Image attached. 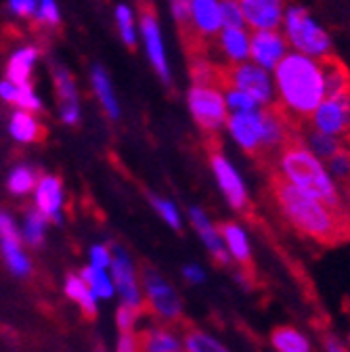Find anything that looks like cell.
<instances>
[{
	"instance_id": "e575fe53",
	"label": "cell",
	"mask_w": 350,
	"mask_h": 352,
	"mask_svg": "<svg viewBox=\"0 0 350 352\" xmlns=\"http://www.w3.org/2000/svg\"><path fill=\"white\" fill-rule=\"evenodd\" d=\"M185 352H231L221 340L201 329H189L183 340Z\"/></svg>"
},
{
	"instance_id": "8992f818",
	"label": "cell",
	"mask_w": 350,
	"mask_h": 352,
	"mask_svg": "<svg viewBox=\"0 0 350 352\" xmlns=\"http://www.w3.org/2000/svg\"><path fill=\"white\" fill-rule=\"evenodd\" d=\"M218 80H223V86H235L241 88L248 95L256 99L260 107H269L277 103V93H275V80L269 69L260 67L252 61L235 63L227 72L218 74Z\"/></svg>"
},
{
	"instance_id": "836d02e7",
	"label": "cell",
	"mask_w": 350,
	"mask_h": 352,
	"mask_svg": "<svg viewBox=\"0 0 350 352\" xmlns=\"http://www.w3.org/2000/svg\"><path fill=\"white\" fill-rule=\"evenodd\" d=\"M325 166L333 176V181L344 191V195L350 199V145H344L336 155L325 162Z\"/></svg>"
},
{
	"instance_id": "44dd1931",
	"label": "cell",
	"mask_w": 350,
	"mask_h": 352,
	"mask_svg": "<svg viewBox=\"0 0 350 352\" xmlns=\"http://www.w3.org/2000/svg\"><path fill=\"white\" fill-rule=\"evenodd\" d=\"M38 57H40V53L36 47H32V44H25V47L15 49L7 61L5 78H9L17 86L32 84V74H34V67L38 63Z\"/></svg>"
},
{
	"instance_id": "8fae6325",
	"label": "cell",
	"mask_w": 350,
	"mask_h": 352,
	"mask_svg": "<svg viewBox=\"0 0 350 352\" xmlns=\"http://www.w3.org/2000/svg\"><path fill=\"white\" fill-rule=\"evenodd\" d=\"M210 168L216 179V185L221 189V193L225 195L227 204L237 210V212H248L250 208V195H248V187L241 179V174L237 172V168L229 162V157L223 151H212L210 153Z\"/></svg>"
},
{
	"instance_id": "f907efd6",
	"label": "cell",
	"mask_w": 350,
	"mask_h": 352,
	"mask_svg": "<svg viewBox=\"0 0 350 352\" xmlns=\"http://www.w3.org/2000/svg\"><path fill=\"white\" fill-rule=\"evenodd\" d=\"M323 348H325V352H350L348 346H344L340 340H336V338H331V336H327V338L323 340Z\"/></svg>"
},
{
	"instance_id": "5bb4252c",
	"label": "cell",
	"mask_w": 350,
	"mask_h": 352,
	"mask_svg": "<svg viewBox=\"0 0 350 352\" xmlns=\"http://www.w3.org/2000/svg\"><path fill=\"white\" fill-rule=\"evenodd\" d=\"M34 208L49 218V223L61 225L63 223V206H65V191L59 176L42 174L38 176V183L32 191Z\"/></svg>"
},
{
	"instance_id": "74e56055",
	"label": "cell",
	"mask_w": 350,
	"mask_h": 352,
	"mask_svg": "<svg viewBox=\"0 0 350 352\" xmlns=\"http://www.w3.org/2000/svg\"><path fill=\"white\" fill-rule=\"evenodd\" d=\"M141 311L139 306H130V304H120L116 311V325L120 329V333H135V327L141 321Z\"/></svg>"
},
{
	"instance_id": "60d3db41",
	"label": "cell",
	"mask_w": 350,
	"mask_h": 352,
	"mask_svg": "<svg viewBox=\"0 0 350 352\" xmlns=\"http://www.w3.org/2000/svg\"><path fill=\"white\" fill-rule=\"evenodd\" d=\"M15 107H19V109H25V111H32V113H40V111H45V103H42L40 95L34 91V86H32V84L19 86V93H17Z\"/></svg>"
},
{
	"instance_id": "d590c367",
	"label": "cell",
	"mask_w": 350,
	"mask_h": 352,
	"mask_svg": "<svg viewBox=\"0 0 350 352\" xmlns=\"http://www.w3.org/2000/svg\"><path fill=\"white\" fill-rule=\"evenodd\" d=\"M151 208L155 210V214L164 220V223L172 229V231H181L183 229V216H181V210L177 208L172 199L168 197H162L157 193H149L147 195Z\"/></svg>"
},
{
	"instance_id": "681fc988",
	"label": "cell",
	"mask_w": 350,
	"mask_h": 352,
	"mask_svg": "<svg viewBox=\"0 0 350 352\" xmlns=\"http://www.w3.org/2000/svg\"><path fill=\"white\" fill-rule=\"evenodd\" d=\"M17 93H19V86L15 82H11L9 78L0 80V101H5L9 105H15L17 101Z\"/></svg>"
},
{
	"instance_id": "f5cc1de1",
	"label": "cell",
	"mask_w": 350,
	"mask_h": 352,
	"mask_svg": "<svg viewBox=\"0 0 350 352\" xmlns=\"http://www.w3.org/2000/svg\"><path fill=\"white\" fill-rule=\"evenodd\" d=\"M179 352H183V350H179Z\"/></svg>"
},
{
	"instance_id": "3957f363",
	"label": "cell",
	"mask_w": 350,
	"mask_h": 352,
	"mask_svg": "<svg viewBox=\"0 0 350 352\" xmlns=\"http://www.w3.org/2000/svg\"><path fill=\"white\" fill-rule=\"evenodd\" d=\"M277 105L298 124L309 120L325 99L323 67L319 59L302 53H287L273 69Z\"/></svg>"
},
{
	"instance_id": "f35d334b",
	"label": "cell",
	"mask_w": 350,
	"mask_h": 352,
	"mask_svg": "<svg viewBox=\"0 0 350 352\" xmlns=\"http://www.w3.org/2000/svg\"><path fill=\"white\" fill-rule=\"evenodd\" d=\"M218 7H221L223 28H245L239 0H218Z\"/></svg>"
},
{
	"instance_id": "9a60e30c",
	"label": "cell",
	"mask_w": 350,
	"mask_h": 352,
	"mask_svg": "<svg viewBox=\"0 0 350 352\" xmlns=\"http://www.w3.org/2000/svg\"><path fill=\"white\" fill-rule=\"evenodd\" d=\"M189 223H191V227L195 229V233H197V237L201 239V243L206 245V250L210 252V256L221 264V267H231L233 264V258H231V254H229V250H227V245H225V241H223V235H221V229H218L212 220H210V216H208V212L204 210V208H199V206H191L189 208Z\"/></svg>"
},
{
	"instance_id": "ffe728a7",
	"label": "cell",
	"mask_w": 350,
	"mask_h": 352,
	"mask_svg": "<svg viewBox=\"0 0 350 352\" xmlns=\"http://www.w3.org/2000/svg\"><path fill=\"white\" fill-rule=\"evenodd\" d=\"M191 28L199 38H214L223 30L218 0H191Z\"/></svg>"
},
{
	"instance_id": "2e32d148",
	"label": "cell",
	"mask_w": 350,
	"mask_h": 352,
	"mask_svg": "<svg viewBox=\"0 0 350 352\" xmlns=\"http://www.w3.org/2000/svg\"><path fill=\"white\" fill-rule=\"evenodd\" d=\"M53 82L55 93L59 101V118L67 126H78L82 120V105H80V93L78 84L72 76V72L65 65H55L53 69Z\"/></svg>"
},
{
	"instance_id": "7dc6e473",
	"label": "cell",
	"mask_w": 350,
	"mask_h": 352,
	"mask_svg": "<svg viewBox=\"0 0 350 352\" xmlns=\"http://www.w3.org/2000/svg\"><path fill=\"white\" fill-rule=\"evenodd\" d=\"M183 279L189 283V285H201L206 281V271L199 267L195 262H189L183 267Z\"/></svg>"
},
{
	"instance_id": "7402d4cb",
	"label": "cell",
	"mask_w": 350,
	"mask_h": 352,
	"mask_svg": "<svg viewBox=\"0 0 350 352\" xmlns=\"http://www.w3.org/2000/svg\"><path fill=\"white\" fill-rule=\"evenodd\" d=\"M218 229H221L223 241H225L233 262L248 269L252 264V245H250L248 231L239 223H233V220H227V223H223Z\"/></svg>"
},
{
	"instance_id": "52a82bcc",
	"label": "cell",
	"mask_w": 350,
	"mask_h": 352,
	"mask_svg": "<svg viewBox=\"0 0 350 352\" xmlns=\"http://www.w3.org/2000/svg\"><path fill=\"white\" fill-rule=\"evenodd\" d=\"M139 42L143 44L147 61H149L151 69L155 72V76L162 80V84L170 86L172 84V72H170L166 47H164L162 28H160L157 15L149 3L141 5V11H139Z\"/></svg>"
},
{
	"instance_id": "816d5d0a",
	"label": "cell",
	"mask_w": 350,
	"mask_h": 352,
	"mask_svg": "<svg viewBox=\"0 0 350 352\" xmlns=\"http://www.w3.org/2000/svg\"><path fill=\"white\" fill-rule=\"evenodd\" d=\"M135 3H139V5H145V3H149V0H135Z\"/></svg>"
},
{
	"instance_id": "ab89813d",
	"label": "cell",
	"mask_w": 350,
	"mask_h": 352,
	"mask_svg": "<svg viewBox=\"0 0 350 352\" xmlns=\"http://www.w3.org/2000/svg\"><path fill=\"white\" fill-rule=\"evenodd\" d=\"M36 21L45 25L47 30H53L61 23V11L57 0H38V17Z\"/></svg>"
},
{
	"instance_id": "e0dca14e",
	"label": "cell",
	"mask_w": 350,
	"mask_h": 352,
	"mask_svg": "<svg viewBox=\"0 0 350 352\" xmlns=\"http://www.w3.org/2000/svg\"><path fill=\"white\" fill-rule=\"evenodd\" d=\"M245 28L279 30L285 15V0H239Z\"/></svg>"
},
{
	"instance_id": "ac0fdd59",
	"label": "cell",
	"mask_w": 350,
	"mask_h": 352,
	"mask_svg": "<svg viewBox=\"0 0 350 352\" xmlns=\"http://www.w3.org/2000/svg\"><path fill=\"white\" fill-rule=\"evenodd\" d=\"M91 86H93V93H95L97 101L101 103L105 116L109 120L118 122L122 118V105L118 101L116 88H113V82H111L107 69L99 63H95L91 67Z\"/></svg>"
},
{
	"instance_id": "ba28073f",
	"label": "cell",
	"mask_w": 350,
	"mask_h": 352,
	"mask_svg": "<svg viewBox=\"0 0 350 352\" xmlns=\"http://www.w3.org/2000/svg\"><path fill=\"white\" fill-rule=\"evenodd\" d=\"M143 296L155 317L168 323H177L183 317V300L179 292L172 287L155 269H145L141 275Z\"/></svg>"
},
{
	"instance_id": "6da1fadb",
	"label": "cell",
	"mask_w": 350,
	"mask_h": 352,
	"mask_svg": "<svg viewBox=\"0 0 350 352\" xmlns=\"http://www.w3.org/2000/svg\"><path fill=\"white\" fill-rule=\"evenodd\" d=\"M271 195L285 223L300 235L321 245H336L350 239V220L323 201L300 191L277 172L271 174Z\"/></svg>"
},
{
	"instance_id": "f546056e",
	"label": "cell",
	"mask_w": 350,
	"mask_h": 352,
	"mask_svg": "<svg viewBox=\"0 0 350 352\" xmlns=\"http://www.w3.org/2000/svg\"><path fill=\"white\" fill-rule=\"evenodd\" d=\"M113 17H116V28H118L120 40L124 42V47L130 51L137 49L139 47V15L135 13V9L126 3H120L113 11Z\"/></svg>"
},
{
	"instance_id": "bcb514c9",
	"label": "cell",
	"mask_w": 350,
	"mask_h": 352,
	"mask_svg": "<svg viewBox=\"0 0 350 352\" xmlns=\"http://www.w3.org/2000/svg\"><path fill=\"white\" fill-rule=\"evenodd\" d=\"M0 239H21L17 220L7 210H0Z\"/></svg>"
},
{
	"instance_id": "d6986e66",
	"label": "cell",
	"mask_w": 350,
	"mask_h": 352,
	"mask_svg": "<svg viewBox=\"0 0 350 352\" xmlns=\"http://www.w3.org/2000/svg\"><path fill=\"white\" fill-rule=\"evenodd\" d=\"M218 49L227 57L231 65L250 61V42L252 34L245 28H223L216 34Z\"/></svg>"
},
{
	"instance_id": "d4e9b609",
	"label": "cell",
	"mask_w": 350,
	"mask_h": 352,
	"mask_svg": "<svg viewBox=\"0 0 350 352\" xmlns=\"http://www.w3.org/2000/svg\"><path fill=\"white\" fill-rule=\"evenodd\" d=\"M298 137H300V141L309 147L319 160H323V162H327L331 155H336L344 145H348V143H344L342 139H338V137H331V135H325V132H319V130H315V128H311L309 124L306 126H302V128H298Z\"/></svg>"
},
{
	"instance_id": "9c48e42d",
	"label": "cell",
	"mask_w": 350,
	"mask_h": 352,
	"mask_svg": "<svg viewBox=\"0 0 350 352\" xmlns=\"http://www.w3.org/2000/svg\"><path fill=\"white\" fill-rule=\"evenodd\" d=\"M111 256L113 258H111L109 273H111L113 283H116V294L120 296V300L124 304L143 308L145 296H143L141 277L137 273L133 256H130L128 250L120 243H111Z\"/></svg>"
},
{
	"instance_id": "7bdbcfd3",
	"label": "cell",
	"mask_w": 350,
	"mask_h": 352,
	"mask_svg": "<svg viewBox=\"0 0 350 352\" xmlns=\"http://www.w3.org/2000/svg\"><path fill=\"white\" fill-rule=\"evenodd\" d=\"M7 11L17 19H34L38 17V0H7Z\"/></svg>"
},
{
	"instance_id": "cb8c5ba5",
	"label": "cell",
	"mask_w": 350,
	"mask_h": 352,
	"mask_svg": "<svg viewBox=\"0 0 350 352\" xmlns=\"http://www.w3.org/2000/svg\"><path fill=\"white\" fill-rule=\"evenodd\" d=\"M63 292L65 296L76 302L80 306V311L86 317H95L99 311V298L93 294V289L89 287V283L84 281V277L80 273H69L63 281Z\"/></svg>"
},
{
	"instance_id": "4316f807",
	"label": "cell",
	"mask_w": 350,
	"mask_h": 352,
	"mask_svg": "<svg viewBox=\"0 0 350 352\" xmlns=\"http://www.w3.org/2000/svg\"><path fill=\"white\" fill-rule=\"evenodd\" d=\"M47 231H49V218L38 208H28L21 218V225H19L23 245L34 248V250L40 248L47 239Z\"/></svg>"
},
{
	"instance_id": "603a6c76",
	"label": "cell",
	"mask_w": 350,
	"mask_h": 352,
	"mask_svg": "<svg viewBox=\"0 0 350 352\" xmlns=\"http://www.w3.org/2000/svg\"><path fill=\"white\" fill-rule=\"evenodd\" d=\"M9 135L19 145H32V143L40 141L42 126H40L38 113H32V111L17 107L9 120Z\"/></svg>"
},
{
	"instance_id": "c3c4849f",
	"label": "cell",
	"mask_w": 350,
	"mask_h": 352,
	"mask_svg": "<svg viewBox=\"0 0 350 352\" xmlns=\"http://www.w3.org/2000/svg\"><path fill=\"white\" fill-rule=\"evenodd\" d=\"M116 352H141L139 336L137 333H120L116 342Z\"/></svg>"
},
{
	"instance_id": "277c9868",
	"label": "cell",
	"mask_w": 350,
	"mask_h": 352,
	"mask_svg": "<svg viewBox=\"0 0 350 352\" xmlns=\"http://www.w3.org/2000/svg\"><path fill=\"white\" fill-rule=\"evenodd\" d=\"M283 36L289 44V49L302 53L313 59H325L333 55L331 36L323 25H319L313 15L300 5L285 7V15L281 21Z\"/></svg>"
},
{
	"instance_id": "f6af8a7d",
	"label": "cell",
	"mask_w": 350,
	"mask_h": 352,
	"mask_svg": "<svg viewBox=\"0 0 350 352\" xmlns=\"http://www.w3.org/2000/svg\"><path fill=\"white\" fill-rule=\"evenodd\" d=\"M111 245L105 243H93L89 248V264L99 269H109L111 267Z\"/></svg>"
},
{
	"instance_id": "8d00e7d4",
	"label": "cell",
	"mask_w": 350,
	"mask_h": 352,
	"mask_svg": "<svg viewBox=\"0 0 350 352\" xmlns=\"http://www.w3.org/2000/svg\"><path fill=\"white\" fill-rule=\"evenodd\" d=\"M223 93H225V101H227L229 113H233V111H252V109H258L260 107L256 103V99L252 95H248L245 91H241V88L225 86Z\"/></svg>"
},
{
	"instance_id": "ee69618b",
	"label": "cell",
	"mask_w": 350,
	"mask_h": 352,
	"mask_svg": "<svg viewBox=\"0 0 350 352\" xmlns=\"http://www.w3.org/2000/svg\"><path fill=\"white\" fill-rule=\"evenodd\" d=\"M170 15L179 28H191V0H170Z\"/></svg>"
},
{
	"instance_id": "7a4b0ae2",
	"label": "cell",
	"mask_w": 350,
	"mask_h": 352,
	"mask_svg": "<svg viewBox=\"0 0 350 352\" xmlns=\"http://www.w3.org/2000/svg\"><path fill=\"white\" fill-rule=\"evenodd\" d=\"M275 172L298 187L300 191L309 193L311 197L323 201L333 212L350 220V199L344 195L340 185L333 181L323 160H319L309 147H306L298 132L277 151L275 155Z\"/></svg>"
},
{
	"instance_id": "484cf974",
	"label": "cell",
	"mask_w": 350,
	"mask_h": 352,
	"mask_svg": "<svg viewBox=\"0 0 350 352\" xmlns=\"http://www.w3.org/2000/svg\"><path fill=\"white\" fill-rule=\"evenodd\" d=\"M323 67V84H325V97H340L350 95V72L338 57L321 59Z\"/></svg>"
},
{
	"instance_id": "b9f144b4",
	"label": "cell",
	"mask_w": 350,
	"mask_h": 352,
	"mask_svg": "<svg viewBox=\"0 0 350 352\" xmlns=\"http://www.w3.org/2000/svg\"><path fill=\"white\" fill-rule=\"evenodd\" d=\"M218 72L214 65H210L206 59H195L191 63V78L193 84H218Z\"/></svg>"
},
{
	"instance_id": "30bf717a",
	"label": "cell",
	"mask_w": 350,
	"mask_h": 352,
	"mask_svg": "<svg viewBox=\"0 0 350 352\" xmlns=\"http://www.w3.org/2000/svg\"><path fill=\"white\" fill-rule=\"evenodd\" d=\"M309 126L350 145V95L325 97L311 113Z\"/></svg>"
},
{
	"instance_id": "83f0119b",
	"label": "cell",
	"mask_w": 350,
	"mask_h": 352,
	"mask_svg": "<svg viewBox=\"0 0 350 352\" xmlns=\"http://www.w3.org/2000/svg\"><path fill=\"white\" fill-rule=\"evenodd\" d=\"M141 352H179L183 350V340L168 327H147L139 336Z\"/></svg>"
},
{
	"instance_id": "d6a6232c",
	"label": "cell",
	"mask_w": 350,
	"mask_h": 352,
	"mask_svg": "<svg viewBox=\"0 0 350 352\" xmlns=\"http://www.w3.org/2000/svg\"><path fill=\"white\" fill-rule=\"evenodd\" d=\"M80 275L84 277L86 283H89V287L99 298V302L111 300L116 296V283H113L109 269H99V267H93V264H86V267L80 271Z\"/></svg>"
},
{
	"instance_id": "4dcf8cb0",
	"label": "cell",
	"mask_w": 350,
	"mask_h": 352,
	"mask_svg": "<svg viewBox=\"0 0 350 352\" xmlns=\"http://www.w3.org/2000/svg\"><path fill=\"white\" fill-rule=\"evenodd\" d=\"M0 256L15 277H28L32 273V260L25 254L21 239H0Z\"/></svg>"
},
{
	"instance_id": "f1b7e54d",
	"label": "cell",
	"mask_w": 350,
	"mask_h": 352,
	"mask_svg": "<svg viewBox=\"0 0 350 352\" xmlns=\"http://www.w3.org/2000/svg\"><path fill=\"white\" fill-rule=\"evenodd\" d=\"M271 346L275 352H313L311 340L289 325H281L271 331Z\"/></svg>"
},
{
	"instance_id": "7c38bea8",
	"label": "cell",
	"mask_w": 350,
	"mask_h": 352,
	"mask_svg": "<svg viewBox=\"0 0 350 352\" xmlns=\"http://www.w3.org/2000/svg\"><path fill=\"white\" fill-rule=\"evenodd\" d=\"M225 128L245 153L258 155L262 151V107L229 113Z\"/></svg>"
},
{
	"instance_id": "5b68a950",
	"label": "cell",
	"mask_w": 350,
	"mask_h": 352,
	"mask_svg": "<svg viewBox=\"0 0 350 352\" xmlns=\"http://www.w3.org/2000/svg\"><path fill=\"white\" fill-rule=\"evenodd\" d=\"M187 107L195 124L210 135L223 130L229 118L221 84H193L187 91Z\"/></svg>"
},
{
	"instance_id": "1f68e13d",
	"label": "cell",
	"mask_w": 350,
	"mask_h": 352,
	"mask_svg": "<svg viewBox=\"0 0 350 352\" xmlns=\"http://www.w3.org/2000/svg\"><path fill=\"white\" fill-rule=\"evenodd\" d=\"M38 170L30 164H17L11 168L9 176H7V189L11 195L15 197H25L34 191L36 183H38Z\"/></svg>"
},
{
	"instance_id": "4fadbf2b",
	"label": "cell",
	"mask_w": 350,
	"mask_h": 352,
	"mask_svg": "<svg viewBox=\"0 0 350 352\" xmlns=\"http://www.w3.org/2000/svg\"><path fill=\"white\" fill-rule=\"evenodd\" d=\"M289 53V44L279 30H256L250 42V61L273 72Z\"/></svg>"
}]
</instances>
